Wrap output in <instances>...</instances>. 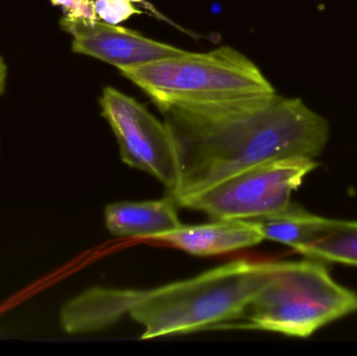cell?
Instances as JSON below:
<instances>
[{"instance_id":"1","label":"cell","mask_w":357,"mask_h":356,"mask_svg":"<svg viewBox=\"0 0 357 356\" xmlns=\"http://www.w3.org/2000/svg\"><path fill=\"white\" fill-rule=\"evenodd\" d=\"M177 156L178 205L250 167L322 154L329 123L300 98L276 92L205 104L156 105Z\"/></svg>"},{"instance_id":"2","label":"cell","mask_w":357,"mask_h":356,"mask_svg":"<svg viewBox=\"0 0 357 356\" xmlns=\"http://www.w3.org/2000/svg\"><path fill=\"white\" fill-rule=\"evenodd\" d=\"M276 263L231 261L153 290L90 288L63 307L61 324L68 334H87L130 316L144 328L142 340L220 328L241 319Z\"/></svg>"},{"instance_id":"3","label":"cell","mask_w":357,"mask_h":356,"mask_svg":"<svg viewBox=\"0 0 357 356\" xmlns=\"http://www.w3.org/2000/svg\"><path fill=\"white\" fill-rule=\"evenodd\" d=\"M356 311V295L335 282L320 263L277 261L239 328L307 338Z\"/></svg>"},{"instance_id":"4","label":"cell","mask_w":357,"mask_h":356,"mask_svg":"<svg viewBox=\"0 0 357 356\" xmlns=\"http://www.w3.org/2000/svg\"><path fill=\"white\" fill-rule=\"evenodd\" d=\"M119 71L156 105L205 104L276 92L260 69L230 46Z\"/></svg>"},{"instance_id":"5","label":"cell","mask_w":357,"mask_h":356,"mask_svg":"<svg viewBox=\"0 0 357 356\" xmlns=\"http://www.w3.org/2000/svg\"><path fill=\"white\" fill-rule=\"evenodd\" d=\"M318 167L314 159L291 157L261 163L189 199L181 206L213 219H254L287 209L291 194Z\"/></svg>"},{"instance_id":"6","label":"cell","mask_w":357,"mask_h":356,"mask_svg":"<svg viewBox=\"0 0 357 356\" xmlns=\"http://www.w3.org/2000/svg\"><path fill=\"white\" fill-rule=\"evenodd\" d=\"M126 164L153 176L173 194L177 187V156L165 121L157 119L144 105L113 87H106L100 100Z\"/></svg>"},{"instance_id":"7","label":"cell","mask_w":357,"mask_h":356,"mask_svg":"<svg viewBox=\"0 0 357 356\" xmlns=\"http://www.w3.org/2000/svg\"><path fill=\"white\" fill-rule=\"evenodd\" d=\"M61 26L73 37V50L119 69L186 54L169 44L155 41L125 27L98 20L63 17Z\"/></svg>"},{"instance_id":"8","label":"cell","mask_w":357,"mask_h":356,"mask_svg":"<svg viewBox=\"0 0 357 356\" xmlns=\"http://www.w3.org/2000/svg\"><path fill=\"white\" fill-rule=\"evenodd\" d=\"M154 240L167 242L195 256L206 257L251 248L264 242V238L255 219H235L181 225Z\"/></svg>"},{"instance_id":"9","label":"cell","mask_w":357,"mask_h":356,"mask_svg":"<svg viewBox=\"0 0 357 356\" xmlns=\"http://www.w3.org/2000/svg\"><path fill=\"white\" fill-rule=\"evenodd\" d=\"M176 204L171 196L161 200L112 203L105 209L107 229L117 238L154 240L182 225Z\"/></svg>"},{"instance_id":"10","label":"cell","mask_w":357,"mask_h":356,"mask_svg":"<svg viewBox=\"0 0 357 356\" xmlns=\"http://www.w3.org/2000/svg\"><path fill=\"white\" fill-rule=\"evenodd\" d=\"M254 219L259 225L264 240L287 245L297 252L312 240L327 221L294 204L280 212Z\"/></svg>"},{"instance_id":"11","label":"cell","mask_w":357,"mask_h":356,"mask_svg":"<svg viewBox=\"0 0 357 356\" xmlns=\"http://www.w3.org/2000/svg\"><path fill=\"white\" fill-rule=\"evenodd\" d=\"M299 253L310 259L357 267V222L327 219L322 229Z\"/></svg>"},{"instance_id":"12","label":"cell","mask_w":357,"mask_h":356,"mask_svg":"<svg viewBox=\"0 0 357 356\" xmlns=\"http://www.w3.org/2000/svg\"><path fill=\"white\" fill-rule=\"evenodd\" d=\"M94 6L98 19L114 25L128 20L133 15L142 14V10H138L128 0H96Z\"/></svg>"},{"instance_id":"13","label":"cell","mask_w":357,"mask_h":356,"mask_svg":"<svg viewBox=\"0 0 357 356\" xmlns=\"http://www.w3.org/2000/svg\"><path fill=\"white\" fill-rule=\"evenodd\" d=\"M54 6H62L66 17L98 20L93 0H50Z\"/></svg>"},{"instance_id":"14","label":"cell","mask_w":357,"mask_h":356,"mask_svg":"<svg viewBox=\"0 0 357 356\" xmlns=\"http://www.w3.org/2000/svg\"><path fill=\"white\" fill-rule=\"evenodd\" d=\"M6 77H8V67L3 59L0 56V95L3 93L6 88Z\"/></svg>"},{"instance_id":"15","label":"cell","mask_w":357,"mask_h":356,"mask_svg":"<svg viewBox=\"0 0 357 356\" xmlns=\"http://www.w3.org/2000/svg\"><path fill=\"white\" fill-rule=\"evenodd\" d=\"M130 2H142L144 0H128Z\"/></svg>"}]
</instances>
